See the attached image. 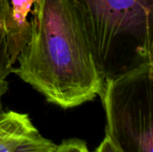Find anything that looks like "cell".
Listing matches in <instances>:
<instances>
[{"instance_id": "cell-7", "label": "cell", "mask_w": 153, "mask_h": 152, "mask_svg": "<svg viewBox=\"0 0 153 152\" xmlns=\"http://www.w3.org/2000/svg\"><path fill=\"white\" fill-rule=\"evenodd\" d=\"M56 147V144L39 133L22 142L13 152H55Z\"/></svg>"}, {"instance_id": "cell-6", "label": "cell", "mask_w": 153, "mask_h": 152, "mask_svg": "<svg viewBox=\"0 0 153 152\" xmlns=\"http://www.w3.org/2000/svg\"><path fill=\"white\" fill-rule=\"evenodd\" d=\"M10 8V0H0V82L5 80L13 68L8 53L6 30V22Z\"/></svg>"}, {"instance_id": "cell-10", "label": "cell", "mask_w": 153, "mask_h": 152, "mask_svg": "<svg viewBox=\"0 0 153 152\" xmlns=\"http://www.w3.org/2000/svg\"><path fill=\"white\" fill-rule=\"evenodd\" d=\"M8 90V82L4 80L0 82V115L2 114V98Z\"/></svg>"}, {"instance_id": "cell-8", "label": "cell", "mask_w": 153, "mask_h": 152, "mask_svg": "<svg viewBox=\"0 0 153 152\" xmlns=\"http://www.w3.org/2000/svg\"><path fill=\"white\" fill-rule=\"evenodd\" d=\"M55 152H90V151L85 142L78 139H69L56 145Z\"/></svg>"}, {"instance_id": "cell-1", "label": "cell", "mask_w": 153, "mask_h": 152, "mask_svg": "<svg viewBox=\"0 0 153 152\" xmlns=\"http://www.w3.org/2000/svg\"><path fill=\"white\" fill-rule=\"evenodd\" d=\"M31 13L30 39L11 73L62 108L100 96L105 81L76 2L36 0Z\"/></svg>"}, {"instance_id": "cell-4", "label": "cell", "mask_w": 153, "mask_h": 152, "mask_svg": "<svg viewBox=\"0 0 153 152\" xmlns=\"http://www.w3.org/2000/svg\"><path fill=\"white\" fill-rule=\"evenodd\" d=\"M36 0H10V13L6 22L7 46L10 63L13 65L30 36L28 15Z\"/></svg>"}, {"instance_id": "cell-9", "label": "cell", "mask_w": 153, "mask_h": 152, "mask_svg": "<svg viewBox=\"0 0 153 152\" xmlns=\"http://www.w3.org/2000/svg\"><path fill=\"white\" fill-rule=\"evenodd\" d=\"M95 152H119L108 136H105Z\"/></svg>"}, {"instance_id": "cell-3", "label": "cell", "mask_w": 153, "mask_h": 152, "mask_svg": "<svg viewBox=\"0 0 153 152\" xmlns=\"http://www.w3.org/2000/svg\"><path fill=\"white\" fill-rule=\"evenodd\" d=\"M100 97L119 152H153V64L106 80Z\"/></svg>"}, {"instance_id": "cell-2", "label": "cell", "mask_w": 153, "mask_h": 152, "mask_svg": "<svg viewBox=\"0 0 153 152\" xmlns=\"http://www.w3.org/2000/svg\"><path fill=\"white\" fill-rule=\"evenodd\" d=\"M104 81L153 64V0H74Z\"/></svg>"}, {"instance_id": "cell-5", "label": "cell", "mask_w": 153, "mask_h": 152, "mask_svg": "<svg viewBox=\"0 0 153 152\" xmlns=\"http://www.w3.org/2000/svg\"><path fill=\"white\" fill-rule=\"evenodd\" d=\"M39 133L27 114L7 111L0 115V152H13Z\"/></svg>"}]
</instances>
